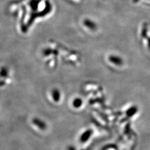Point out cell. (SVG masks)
Returning a JSON list of instances; mask_svg holds the SVG:
<instances>
[{
  "label": "cell",
  "mask_w": 150,
  "mask_h": 150,
  "mask_svg": "<svg viewBox=\"0 0 150 150\" xmlns=\"http://www.w3.org/2000/svg\"><path fill=\"white\" fill-rule=\"evenodd\" d=\"M33 124L38 127V129L44 131L47 129V125L42 120L38 118H34L32 120Z\"/></svg>",
  "instance_id": "cell-1"
},
{
  "label": "cell",
  "mask_w": 150,
  "mask_h": 150,
  "mask_svg": "<svg viewBox=\"0 0 150 150\" xmlns=\"http://www.w3.org/2000/svg\"><path fill=\"white\" fill-rule=\"evenodd\" d=\"M52 97L54 102H59L61 97V92L59 90H58L57 88H54L52 91Z\"/></svg>",
  "instance_id": "cell-2"
},
{
  "label": "cell",
  "mask_w": 150,
  "mask_h": 150,
  "mask_svg": "<svg viewBox=\"0 0 150 150\" xmlns=\"http://www.w3.org/2000/svg\"><path fill=\"white\" fill-rule=\"evenodd\" d=\"M92 134L91 130H87L85 131L83 134L81 136L80 141L82 142H86L88 139H89L90 137H91Z\"/></svg>",
  "instance_id": "cell-3"
},
{
  "label": "cell",
  "mask_w": 150,
  "mask_h": 150,
  "mask_svg": "<svg viewBox=\"0 0 150 150\" xmlns=\"http://www.w3.org/2000/svg\"><path fill=\"white\" fill-rule=\"evenodd\" d=\"M110 59L111 62H112L113 63L115 64L119 65V64H122V60L117 57L112 56V57H110Z\"/></svg>",
  "instance_id": "cell-4"
},
{
  "label": "cell",
  "mask_w": 150,
  "mask_h": 150,
  "mask_svg": "<svg viewBox=\"0 0 150 150\" xmlns=\"http://www.w3.org/2000/svg\"><path fill=\"white\" fill-rule=\"evenodd\" d=\"M82 101L81 100L80 98H76L74 100L73 102V106L75 108H79L81 106H82Z\"/></svg>",
  "instance_id": "cell-5"
},
{
  "label": "cell",
  "mask_w": 150,
  "mask_h": 150,
  "mask_svg": "<svg viewBox=\"0 0 150 150\" xmlns=\"http://www.w3.org/2000/svg\"><path fill=\"white\" fill-rule=\"evenodd\" d=\"M136 111H137V110L136 109V108L133 107V108H129L127 113V115H129V116H132L136 112Z\"/></svg>",
  "instance_id": "cell-6"
},
{
  "label": "cell",
  "mask_w": 150,
  "mask_h": 150,
  "mask_svg": "<svg viewBox=\"0 0 150 150\" xmlns=\"http://www.w3.org/2000/svg\"><path fill=\"white\" fill-rule=\"evenodd\" d=\"M8 75V71L6 70V69H2L0 71V75L2 77H6Z\"/></svg>",
  "instance_id": "cell-7"
},
{
  "label": "cell",
  "mask_w": 150,
  "mask_h": 150,
  "mask_svg": "<svg viewBox=\"0 0 150 150\" xmlns=\"http://www.w3.org/2000/svg\"><path fill=\"white\" fill-rule=\"evenodd\" d=\"M68 150H75V149L74 147H69Z\"/></svg>",
  "instance_id": "cell-8"
}]
</instances>
